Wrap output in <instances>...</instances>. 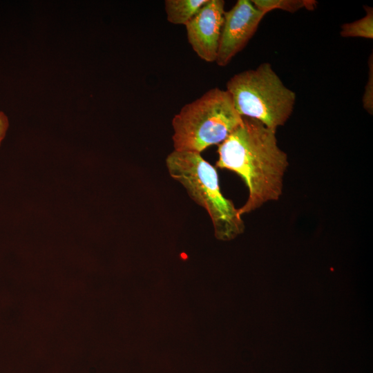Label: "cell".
<instances>
[{
	"label": "cell",
	"instance_id": "6da1fadb",
	"mask_svg": "<svg viewBox=\"0 0 373 373\" xmlns=\"http://www.w3.org/2000/svg\"><path fill=\"white\" fill-rule=\"evenodd\" d=\"M276 133L258 120L243 117L241 124L218 145L216 166L237 173L248 189L247 200L238 209L240 216L282 195L289 162Z\"/></svg>",
	"mask_w": 373,
	"mask_h": 373
},
{
	"label": "cell",
	"instance_id": "7a4b0ae2",
	"mask_svg": "<svg viewBox=\"0 0 373 373\" xmlns=\"http://www.w3.org/2000/svg\"><path fill=\"white\" fill-rule=\"evenodd\" d=\"M166 165L171 177L206 209L217 239L229 241L244 231L245 224L238 209L222 195L216 168L200 153L174 150L167 156Z\"/></svg>",
	"mask_w": 373,
	"mask_h": 373
},
{
	"label": "cell",
	"instance_id": "3957f363",
	"mask_svg": "<svg viewBox=\"0 0 373 373\" xmlns=\"http://www.w3.org/2000/svg\"><path fill=\"white\" fill-rule=\"evenodd\" d=\"M227 90L207 91L173 118L174 150L200 153L220 144L242 122Z\"/></svg>",
	"mask_w": 373,
	"mask_h": 373
},
{
	"label": "cell",
	"instance_id": "277c9868",
	"mask_svg": "<svg viewBox=\"0 0 373 373\" xmlns=\"http://www.w3.org/2000/svg\"><path fill=\"white\" fill-rule=\"evenodd\" d=\"M227 90L242 117L258 120L276 131L289 119L296 102L295 93L267 62L234 75L227 83Z\"/></svg>",
	"mask_w": 373,
	"mask_h": 373
},
{
	"label": "cell",
	"instance_id": "5b68a950",
	"mask_svg": "<svg viewBox=\"0 0 373 373\" xmlns=\"http://www.w3.org/2000/svg\"><path fill=\"white\" fill-rule=\"evenodd\" d=\"M265 15L249 0H238L224 12L216 60L218 66H227L245 47Z\"/></svg>",
	"mask_w": 373,
	"mask_h": 373
},
{
	"label": "cell",
	"instance_id": "8992f818",
	"mask_svg": "<svg viewBox=\"0 0 373 373\" xmlns=\"http://www.w3.org/2000/svg\"><path fill=\"white\" fill-rule=\"evenodd\" d=\"M224 12L223 0H208L185 25L191 48L207 62L216 60Z\"/></svg>",
	"mask_w": 373,
	"mask_h": 373
},
{
	"label": "cell",
	"instance_id": "52a82bcc",
	"mask_svg": "<svg viewBox=\"0 0 373 373\" xmlns=\"http://www.w3.org/2000/svg\"><path fill=\"white\" fill-rule=\"evenodd\" d=\"M208 0H166L167 20L175 25H186Z\"/></svg>",
	"mask_w": 373,
	"mask_h": 373
},
{
	"label": "cell",
	"instance_id": "ba28073f",
	"mask_svg": "<svg viewBox=\"0 0 373 373\" xmlns=\"http://www.w3.org/2000/svg\"><path fill=\"white\" fill-rule=\"evenodd\" d=\"M259 10L267 14L274 10H281L294 13L302 8L313 10L316 1L312 0H252Z\"/></svg>",
	"mask_w": 373,
	"mask_h": 373
},
{
	"label": "cell",
	"instance_id": "9c48e42d",
	"mask_svg": "<svg viewBox=\"0 0 373 373\" xmlns=\"http://www.w3.org/2000/svg\"><path fill=\"white\" fill-rule=\"evenodd\" d=\"M366 15L360 19L341 26L340 34L343 37L373 38V9L364 6Z\"/></svg>",
	"mask_w": 373,
	"mask_h": 373
},
{
	"label": "cell",
	"instance_id": "30bf717a",
	"mask_svg": "<svg viewBox=\"0 0 373 373\" xmlns=\"http://www.w3.org/2000/svg\"><path fill=\"white\" fill-rule=\"evenodd\" d=\"M372 62L371 68H370V75L367 85L365 88L363 95V106L370 113H372L373 103H372Z\"/></svg>",
	"mask_w": 373,
	"mask_h": 373
},
{
	"label": "cell",
	"instance_id": "8fae6325",
	"mask_svg": "<svg viewBox=\"0 0 373 373\" xmlns=\"http://www.w3.org/2000/svg\"><path fill=\"white\" fill-rule=\"evenodd\" d=\"M8 127V119L7 116L0 111V144L6 135Z\"/></svg>",
	"mask_w": 373,
	"mask_h": 373
}]
</instances>
